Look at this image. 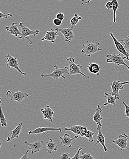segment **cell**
Returning a JSON list of instances; mask_svg holds the SVG:
<instances>
[{
    "label": "cell",
    "instance_id": "ffe728a7",
    "mask_svg": "<svg viewBox=\"0 0 129 159\" xmlns=\"http://www.w3.org/2000/svg\"><path fill=\"white\" fill-rule=\"evenodd\" d=\"M23 125H24V123L23 122H20L18 126H17L16 128L14 129L11 131V137H8L7 138V141L8 142L11 141L12 140H13L14 139H19V135L21 134V131H22V128H23Z\"/></svg>",
    "mask_w": 129,
    "mask_h": 159
},
{
    "label": "cell",
    "instance_id": "d6986e66",
    "mask_svg": "<svg viewBox=\"0 0 129 159\" xmlns=\"http://www.w3.org/2000/svg\"><path fill=\"white\" fill-rule=\"evenodd\" d=\"M103 111L100 105H98L96 108V112L93 116V120L95 122L96 124H97V126L100 127L102 128V124L101 123V121L103 120V117L101 115V113Z\"/></svg>",
    "mask_w": 129,
    "mask_h": 159
},
{
    "label": "cell",
    "instance_id": "b9f144b4",
    "mask_svg": "<svg viewBox=\"0 0 129 159\" xmlns=\"http://www.w3.org/2000/svg\"><path fill=\"white\" fill-rule=\"evenodd\" d=\"M2 143L1 142H0V149L1 148V146H2Z\"/></svg>",
    "mask_w": 129,
    "mask_h": 159
},
{
    "label": "cell",
    "instance_id": "e575fe53",
    "mask_svg": "<svg viewBox=\"0 0 129 159\" xmlns=\"http://www.w3.org/2000/svg\"><path fill=\"white\" fill-rule=\"evenodd\" d=\"M82 148H79L78 149V151H77V153L75 154V156H74V157H73L71 158L72 159H80V151L82 150Z\"/></svg>",
    "mask_w": 129,
    "mask_h": 159
},
{
    "label": "cell",
    "instance_id": "83f0119b",
    "mask_svg": "<svg viewBox=\"0 0 129 159\" xmlns=\"http://www.w3.org/2000/svg\"><path fill=\"white\" fill-rule=\"evenodd\" d=\"M94 134H95V133L94 132L89 130H87V132H86L85 135V137L87 139L89 142H93V141H94L93 137Z\"/></svg>",
    "mask_w": 129,
    "mask_h": 159
},
{
    "label": "cell",
    "instance_id": "6da1fadb",
    "mask_svg": "<svg viewBox=\"0 0 129 159\" xmlns=\"http://www.w3.org/2000/svg\"><path fill=\"white\" fill-rule=\"evenodd\" d=\"M100 45V44L99 42L94 43L89 42V41H87L86 43L82 45L83 49L81 52L85 56L91 57L93 54L102 51V49L99 48Z\"/></svg>",
    "mask_w": 129,
    "mask_h": 159
},
{
    "label": "cell",
    "instance_id": "d4e9b609",
    "mask_svg": "<svg viewBox=\"0 0 129 159\" xmlns=\"http://www.w3.org/2000/svg\"><path fill=\"white\" fill-rule=\"evenodd\" d=\"M112 9L113 11V24L116 23V12L119 7V3L117 0H112Z\"/></svg>",
    "mask_w": 129,
    "mask_h": 159
},
{
    "label": "cell",
    "instance_id": "74e56055",
    "mask_svg": "<svg viewBox=\"0 0 129 159\" xmlns=\"http://www.w3.org/2000/svg\"><path fill=\"white\" fill-rule=\"evenodd\" d=\"M105 7L108 10L112 9V1H108L106 3Z\"/></svg>",
    "mask_w": 129,
    "mask_h": 159
},
{
    "label": "cell",
    "instance_id": "5bb4252c",
    "mask_svg": "<svg viewBox=\"0 0 129 159\" xmlns=\"http://www.w3.org/2000/svg\"><path fill=\"white\" fill-rule=\"evenodd\" d=\"M58 32V31L57 30L53 29L48 30L46 31V35L44 37L42 38L41 40L42 41L47 40L52 43H55L57 37L60 35V34H59Z\"/></svg>",
    "mask_w": 129,
    "mask_h": 159
},
{
    "label": "cell",
    "instance_id": "d6a6232c",
    "mask_svg": "<svg viewBox=\"0 0 129 159\" xmlns=\"http://www.w3.org/2000/svg\"><path fill=\"white\" fill-rule=\"evenodd\" d=\"M87 127L82 126L81 128V129L80 134V135L81 136V137H85V135L86 133L87 132Z\"/></svg>",
    "mask_w": 129,
    "mask_h": 159
},
{
    "label": "cell",
    "instance_id": "d590c367",
    "mask_svg": "<svg viewBox=\"0 0 129 159\" xmlns=\"http://www.w3.org/2000/svg\"><path fill=\"white\" fill-rule=\"evenodd\" d=\"M53 24L54 25H55L57 26H59L61 25V24H62V21L56 18L55 19L53 20Z\"/></svg>",
    "mask_w": 129,
    "mask_h": 159
},
{
    "label": "cell",
    "instance_id": "4dcf8cb0",
    "mask_svg": "<svg viewBox=\"0 0 129 159\" xmlns=\"http://www.w3.org/2000/svg\"><path fill=\"white\" fill-rule=\"evenodd\" d=\"M12 16V14H11V13H5L0 11V19H7L8 17H11Z\"/></svg>",
    "mask_w": 129,
    "mask_h": 159
},
{
    "label": "cell",
    "instance_id": "7402d4cb",
    "mask_svg": "<svg viewBox=\"0 0 129 159\" xmlns=\"http://www.w3.org/2000/svg\"><path fill=\"white\" fill-rule=\"evenodd\" d=\"M105 97L107 100V102L104 104V106H106L108 105H116V100H118L117 97L114 95L105 92Z\"/></svg>",
    "mask_w": 129,
    "mask_h": 159
},
{
    "label": "cell",
    "instance_id": "8992f818",
    "mask_svg": "<svg viewBox=\"0 0 129 159\" xmlns=\"http://www.w3.org/2000/svg\"><path fill=\"white\" fill-rule=\"evenodd\" d=\"M6 96L9 98L11 101L20 103L22 102L25 98L29 97V95L28 93L21 91L15 92L12 90H9L7 92Z\"/></svg>",
    "mask_w": 129,
    "mask_h": 159
},
{
    "label": "cell",
    "instance_id": "4316f807",
    "mask_svg": "<svg viewBox=\"0 0 129 159\" xmlns=\"http://www.w3.org/2000/svg\"><path fill=\"white\" fill-rule=\"evenodd\" d=\"M82 19V17L77 14V13H75L73 17L71 19V21H70V24H71L72 28L75 27V26L78 25V23Z\"/></svg>",
    "mask_w": 129,
    "mask_h": 159
},
{
    "label": "cell",
    "instance_id": "484cf974",
    "mask_svg": "<svg viewBox=\"0 0 129 159\" xmlns=\"http://www.w3.org/2000/svg\"><path fill=\"white\" fill-rule=\"evenodd\" d=\"M82 127V126H80V125H76V126H72L71 128H64V129L65 131H71L75 134L80 135Z\"/></svg>",
    "mask_w": 129,
    "mask_h": 159
},
{
    "label": "cell",
    "instance_id": "e0dca14e",
    "mask_svg": "<svg viewBox=\"0 0 129 159\" xmlns=\"http://www.w3.org/2000/svg\"><path fill=\"white\" fill-rule=\"evenodd\" d=\"M101 129L102 128L100 127L97 126V129L98 131V134H97L96 137L97 142L94 146H96L97 144L100 143L103 146L105 152H107L108 151V149L105 145V139L102 133Z\"/></svg>",
    "mask_w": 129,
    "mask_h": 159
},
{
    "label": "cell",
    "instance_id": "836d02e7",
    "mask_svg": "<svg viewBox=\"0 0 129 159\" xmlns=\"http://www.w3.org/2000/svg\"><path fill=\"white\" fill-rule=\"evenodd\" d=\"M124 106H125V108H126V116L129 118V106L127 105L126 102H122Z\"/></svg>",
    "mask_w": 129,
    "mask_h": 159
},
{
    "label": "cell",
    "instance_id": "ac0fdd59",
    "mask_svg": "<svg viewBox=\"0 0 129 159\" xmlns=\"http://www.w3.org/2000/svg\"><path fill=\"white\" fill-rule=\"evenodd\" d=\"M5 30L7 34L14 35L16 37L22 36V33L19 30L18 25L16 23H13L10 26L6 27Z\"/></svg>",
    "mask_w": 129,
    "mask_h": 159
},
{
    "label": "cell",
    "instance_id": "1f68e13d",
    "mask_svg": "<svg viewBox=\"0 0 129 159\" xmlns=\"http://www.w3.org/2000/svg\"><path fill=\"white\" fill-rule=\"evenodd\" d=\"M70 157H71V155H70V153H68V152H66V153L62 154V155L59 158L60 159H71Z\"/></svg>",
    "mask_w": 129,
    "mask_h": 159
},
{
    "label": "cell",
    "instance_id": "ab89813d",
    "mask_svg": "<svg viewBox=\"0 0 129 159\" xmlns=\"http://www.w3.org/2000/svg\"><path fill=\"white\" fill-rule=\"evenodd\" d=\"M29 149H28L27 150L25 154L24 155V156L23 157H22L21 158V159H26L29 158L28 157L27 154L28 153H29Z\"/></svg>",
    "mask_w": 129,
    "mask_h": 159
},
{
    "label": "cell",
    "instance_id": "ee69618b",
    "mask_svg": "<svg viewBox=\"0 0 129 159\" xmlns=\"http://www.w3.org/2000/svg\"><path fill=\"white\" fill-rule=\"evenodd\" d=\"M10 1H12V0H10Z\"/></svg>",
    "mask_w": 129,
    "mask_h": 159
},
{
    "label": "cell",
    "instance_id": "603a6c76",
    "mask_svg": "<svg viewBox=\"0 0 129 159\" xmlns=\"http://www.w3.org/2000/svg\"><path fill=\"white\" fill-rule=\"evenodd\" d=\"M47 150L46 151L49 154H51L53 151H57L58 150L57 145L56 143L53 141L52 139H50L46 142Z\"/></svg>",
    "mask_w": 129,
    "mask_h": 159
},
{
    "label": "cell",
    "instance_id": "8d00e7d4",
    "mask_svg": "<svg viewBox=\"0 0 129 159\" xmlns=\"http://www.w3.org/2000/svg\"><path fill=\"white\" fill-rule=\"evenodd\" d=\"M56 18L62 21V20H64V14L62 12H59L56 15Z\"/></svg>",
    "mask_w": 129,
    "mask_h": 159
},
{
    "label": "cell",
    "instance_id": "4fadbf2b",
    "mask_svg": "<svg viewBox=\"0 0 129 159\" xmlns=\"http://www.w3.org/2000/svg\"><path fill=\"white\" fill-rule=\"evenodd\" d=\"M40 111L44 116V120H47L48 122L51 123L53 122V118L55 116V112L50 106H47L45 107L42 108Z\"/></svg>",
    "mask_w": 129,
    "mask_h": 159
},
{
    "label": "cell",
    "instance_id": "8fae6325",
    "mask_svg": "<svg viewBox=\"0 0 129 159\" xmlns=\"http://www.w3.org/2000/svg\"><path fill=\"white\" fill-rule=\"evenodd\" d=\"M73 29L71 26L66 29L56 28L55 30L62 34L64 36V41L65 42L70 43L72 40L75 38Z\"/></svg>",
    "mask_w": 129,
    "mask_h": 159
},
{
    "label": "cell",
    "instance_id": "3957f363",
    "mask_svg": "<svg viewBox=\"0 0 129 159\" xmlns=\"http://www.w3.org/2000/svg\"><path fill=\"white\" fill-rule=\"evenodd\" d=\"M121 54L113 53V54H108L106 56V61L107 63H113L117 65L125 66L129 70V66L125 62V60H127V57H122Z\"/></svg>",
    "mask_w": 129,
    "mask_h": 159
},
{
    "label": "cell",
    "instance_id": "9c48e42d",
    "mask_svg": "<svg viewBox=\"0 0 129 159\" xmlns=\"http://www.w3.org/2000/svg\"><path fill=\"white\" fill-rule=\"evenodd\" d=\"M5 57L7 60L6 66L7 68L9 69L10 68H13L17 70L19 73L23 75H26L27 74L23 72L20 69L19 67V61L17 60V58L13 57L11 56L10 55L7 54V55H4Z\"/></svg>",
    "mask_w": 129,
    "mask_h": 159
},
{
    "label": "cell",
    "instance_id": "277c9868",
    "mask_svg": "<svg viewBox=\"0 0 129 159\" xmlns=\"http://www.w3.org/2000/svg\"><path fill=\"white\" fill-rule=\"evenodd\" d=\"M24 22H21L19 23V26L21 28V33L22 34V36L19 37V39H26L29 42V44L30 45H33L34 44L33 41H32L28 36L30 35H33L34 36H37L39 34V30H36L35 31L32 30L28 28L26 26L24 25Z\"/></svg>",
    "mask_w": 129,
    "mask_h": 159
},
{
    "label": "cell",
    "instance_id": "f35d334b",
    "mask_svg": "<svg viewBox=\"0 0 129 159\" xmlns=\"http://www.w3.org/2000/svg\"><path fill=\"white\" fill-rule=\"evenodd\" d=\"M82 3L81 5H82L84 4H89V3L91 1H92V0H80Z\"/></svg>",
    "mask_w": 129,
    "mask_h": 159
},
{
    "label": "cell",
    "instance_id": "60d3db41",
    "mask_svg": "<svg viewBox=\"0 0 129 159\" xmlns=\"http://www.w3.org/2000/svg\"><path fill=\"white\" fill-rule=\"evenodd\" d=\"M0 54H1L2 55H4L2 53V51H1V50H0Z\"/></svg>",
    "mask_w": 129,
    "mask_h": 159
},
{
    "label": "cell",
    "instance_id": "2e32d148",
    "mask_svg": "<svg viewBox=\"0 0 129 159\" xmlns=\"http://www.w3.org/2000/svg\"><path fill=\"white\" fill-rule=\"evenodd\" d=\"M51 131H58L62 133V129L60 127L58 128H45V127H39L33 131H29V134H44L45 132Z\"/></svg>",
    "mask_w": 129,
    "mask_h": 159
},
{
    "label": "cell",
    "instance_id": "5b68a950",
    "mask_svg": "<svg viewBox=\"0 0 129 159\" xmlns=\"http://www.w3.org/2000/svg\"><path fill=\"white\" fill-rule=\"evenodd\" d=\"M54 71L50 74L48 75H44L41 74L40 76L41 77H50L53 79L58 80L60 77H62L63 79H65V77L64 76V74H66L69 75V69L68 66H65L64 68H60L57 66L55 65L54 66Z\"/></svg>",
    "mask_w": 129,
    "mask_h": 159
},
{
    "label": "cell",
    "instance_id": "9a60e30c",
    "mask_svg": "<svg viewBox=\"0 0 129 159\" xmlns=\"http://www.w3.org/2000/svg\"><path fill=\"white\" fill-rule=\"evenodd\" d=\"M78 135H77L73 138H71L70 136L68 134H66V133L64 134L63 137L59 136V138L60 140V145L65 146L67 148H71L73 146L72 144V141L74 139H78Z\"/></svg>",
    "mask_w": 129,
    "mask_h": 159
},
{
    "label": "cell",
    "instance_id": "cb8c5ba5",
    "mask_svg": "<svg viewBox=\"0 0 129 159\" xmlns=\"http://www.w3.org/2000/svg\"><path fill=\"white\" fill-rule=\"evenodd\" d=\"M0 94H1V93H0ZM2 98L0 97V122H1L2 127H7V122L5 116L3 112L2 109Z\"/></svg>",
    "mask_w": 129,
    "mask_h": 159
},
{
    "label": "cell",
    "instance_id": "7c38bea8",
    "mask_svg": "<svg viewBox=\"0 0 129 159\" xmlns=\"http://www.w3.org/2000/svg\"><path fill=\"white\" fill-rule=\"evenodd\" d=\"M24 143L25 145L29 146V149L31 151L32 154L37 153L43 149V140H37L33 143H29L28 142V139H27Z\"/></svg>",
    "mask_w": 129,
    "mask_h": 159
},
{
    "label": "cell",
    "instance_id": "7bdbcfd3",
    "mask_svg": "<svg viewBox=\"0 0 129 159\" xmlns=\"http://www.w3.org/2000/svg\"><path fill=\"white\" fill-rule=\"evenodd\" d=\"M59 1H62V0H59Z\"/></svg>",
    "mask_w": 129,
    "mask_h": 159
},
{
    "label": "cell",
    "instance_id": "44dd1931",
    "mask_svg": "<svg viewBox=\"0 0 129 159\" xmlns=\"http://www.w3.org/2000/svg\"><path fill=\"white\" fill-rule=\"evenodd\" d=\"M87 70L90 73L92 74H95L99 76L100 75V70L101 67L97 63H89L88 66H87Z\"/></svg>",
    "mask_w": 129,
    "mask_h": 159
},
{
    "label": "cell",
    "instance_id": "7a4b0ae2",
    "mask_svg": "<svg viewBox=\"0 0 129 159\" xmlns=\"http://www.w3.org/2000/svg\"><path fill=\"white\" fill-rule=\"evenodd\" d=\"M66 61L69 64L68 67L69 69V75H81L88 80L90 79V77L87 76L82 72L81 69L83 67L82 66L75 63V59L73 57L66 58Z\"/></svg>",
    "mask_w": 129,
    "mask_h": 159
},
{
    "label": "cell",
    "instance_id": "f546056e",
    "mask_svg": "<svg viewBox=\"0 0 129 159\" xmlns=\"http://www.w3.org/2000/svg\"><path fill=\"white\" fill-rule=\"evenodd\" d=\"M80 159H94V157L89 153V152L86 153L82 152L81 156H80Z\"/></svg>",
    "mask_w": 129,
    "mask_h": 159
},
{
    "label": "cell",
    "instance_id": "ba28073f",
    "mask_svg": "<svg viewBox=\"0 0 129 159\" xmlns=\"http://www.w3.org/2000/svg\"><path fill=\"white\" fill-rule=\"evenodd\" d=\"M128 84H129V81L123 82H121L120 81H113V82L109 84L112 89V92L111 94L116 96L118 100H120V96L119 94V91L120 90H123L124 89V85Z\"/></svg>",
    "mask_w": 129,
    "mask_h": 159
},
{
    "label": "cell",
    "instance_id": "52a82bcc",
    "mask_svg": "<svg viewBox=\"0 0 129 159\" xmlns=\"http://www.w3.org/2000/svg\"><path fill=\"white\" fill-rule=\"evenodd\" d=\"M129 138V136L126 133H124L120 134L116 140H112V142L118 145L120 148V151L123 152L125 149L129 150V148L128 147Z\"/></svg>",
    "mask_w": 129,
    "mask_h": 159
},
{
    "label": "cell",
    "instance_id": "30bf717a",
    "mask_svg": "<svg viewBox=\"0 0 129 159\" xmlns=\"http://www.w3.org/2000/svg\"><path fill=\"white\" fill-rule=\"evenodd\" d=\"M110 35L113 40V43H114V46L116 48V50L118 51L120 53L123 54L125 57H127V60L129 61V52L127 51L123 44L121 43L120 40H118L117 39L115 38V36L113 35V33H110Z\"/></svg>",
    "mask_w": 129,
    "mask_h": 159
},
{
    "label": "cell",
    "instance_id": "f1b7e54d",
    "mask_svg": "<svg viewBox=\"0 0 129 159\" xmlns=\"http://www.w3.org/2000/svg\"><path fill=\"white\" fill-rule=\"evenodd\" d=\"M120 41L123 44L126 50H129V35L124 38L123 39L120 40Z\"/></svg>",
    "mask_w": 129,
    "mask_h": 159
}]
</instances>
